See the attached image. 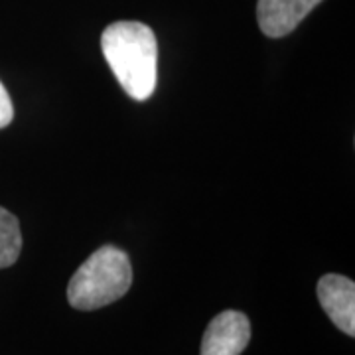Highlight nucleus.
Here are the masks:
<instances>
[{
    "instance_id": "nucleus-1",
    "label": "nucleus",
    "mask_w": 355,
    "mask_h": 355,
    "mask_svg": "<svg viewBox=\"0 0 355 355\" xmlns=\"http://www.w3.org/2000/svg\"><path fill=\"white\" fill-rule=\"evenodd\" d=\"M103 55L121 87L135 101H146L156 89L158 44L153 28L121 20L107 26L101 36Z\"/></svg>"
},
{
    "instance_id": "nucleus-2",
    "label": "nucleus",
    "mask_w": 355,
    "mask_h": 355,
    "mask_svg": "<svg viewBox=\"0 0 355 355\" xmlns=\"http://www.w3.org/2000/svg\"><path fill=\"white\" fill-rule=\"evenodd\" d=\"M132 284V266L128 254L105 245L76 270L67 284V300L76 310H99L121 300Z\"/></svg>"
},
{
    "instance_id": "nucleus-3",
    "label": "nucleus",
    "mask_w": 355,
    "mask_h": 355,
    "mask_svg": "<svg viewBox=\"0 0 355 355\" xmlns=\"http://www.w3.org/2000/svg\"><path fill=\"white\" fill-rule=\"evenodd\" d=\"M251 342V322L243 312L225 310L203 331L200 355H241Z\"/></svg>"
},
{
    "instance_id": "nucleus-4",
    "label": "nucleus",
    "mask_w": 355,
    "mask_h": 355,
    "mask_svg": "<svg viewBox=\"0 0 355 355\" xmlns=\"http://www.w3.org/2000/svg\"><path fill=\"white\" fill-rule=\"evenodd\" d=\"M318 300L336 328L355 336V284L342 275H324L318 282Z\"/></svg>"
},
{
    "instance_id": "nucleus-5",
    "label": "nucleus",
    "mask_w": 355,
    "mask_h": 355,
    "mask_svg": "<svg viewBox=\"0 0 355 355\" xmlns=\"http://www.w3.org/2000/svg\"><path fill=\"white\" fill-rule=\"evenodd\" d=\"M322 0H259L257 20L268 38L288 36Z\"/></svg>"
},
{
    "instance_id": "nucleus-6",
    "label": "nucleus",
    "mask_w": 355,
    "mask_h": 355,
    "mask_svg": "<svg viewBox=\"0 0 355 355\" xmlns=\"http://www.w3.org/2000/svg\"><path fill=\"white\" fill-rule=\"evenodd\" d=\"M22 251V233L18 219L0 207V268L12 266Z\"/></svg>"
},
{
    "instance_id": "nucleus-7",
    "label": "nucleus",
    "mask_w": 355,
    "mask_h": 355,
    "mask_svg": "<svg viewBox=\"0 0 355 355\" xmlns=\"http://www.w3.org/2000/svg\"><path fill=\"white\" fill-rule=\"evenodd\" d=\"M14 116V107H12V99L8 95L6 87L0 83V128L8 127L12 123Z\"/></svg>"
}]
</instances>
